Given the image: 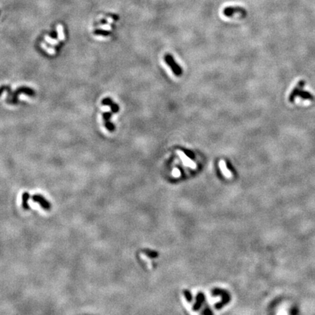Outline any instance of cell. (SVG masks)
Listing matches in <instances>:
<instances>
[{"label": "cell", "instance_id": "cell-9", "mask_svg": "<svg viewBox=\"0 0 315 315\" xmlns=\"http://www.w3.org/2000/svg\"><path fill=\"white\" fill-rule=\"evenodd\" d=\"M94 34L96 35H102V36H109V32L107 31H105V30H101V29H96L94 31Z\"/></svg>", "mask_w": 315, "mask_h": 315}, {"label": "cell", "instance_id": "cell-13", "mask_svg": "<svg viewBox=\"0 0 315 315\" xmlns=\"http://www.w3.org/2000/svg\"><path fill=\"white\" fill-rule=\"evenodd\" d=\"M109 107H111L112 111H113L114 113H117V112H118V110H119V107H118V105H117V104H114V103H113V104H111L110 106H109Z\"/></svg>", "mask_w": 315, "mask_h": 315}, {"label": "cell", "instance_id": "cell-2", "mask_svg": "<svg viewBox=\"0 0 315 315\" xmlns=\"http://www.w3.org/2000/svg\"><path fill=\"white\" fill-rule=\"evenodd\" d=\"M164 60L166 62V64L170 66L174 75H176V76H180L183 74V69L174 61L172 56H171L170 54H166L164 56Z\"/></svg>", "mask_w": 315, "mask_h": 315}, {"label": "cell", "instance_id": "cell-15", "mask_svg": "<svg viewBox=\"0 0 315 315\" xmlns=\"http://www.w3.org/2000/svg\"><path fill=\"white\" fill-rule=\"evenodd\" d=\"M172 174H173V176L178 177V176H180V172L177 169H174L173 170V172H172Z\"/></svg>", "mask_w": 315, "mask_h": 315}, {"label": "cell", "instance_id": "cell-7", "mask_svg": "<svg viewBox=\"0 0 315 315\" xmlns=\"http://www.w3.org/2000/svg\"><path fill=\"white\" fill-rule=\"evenodd\" d=\"M30 198H31V195H30L29 193L28 192H24L22 194V201H21V204L22 207L24 209L28 210L30 209L29 204H28V200H29Z\"/></svg>", "mask_w": 315, "mask_h": 315}, {"label": "cell", "instance_id": "cell-11", "mask_svg": "<svg viewBox=\"0 0 315 315\" xmlns=\"http://www.w3.org/2000/svg\"><path fill=\"white\" fill-rule=\"evenodd\" d=\"M4 91H7V92L9 93V96L13 94L12 91H11V90H10V88H9V86H5V85H3V86H2L1 88H0V96H1V94H2V92Z\"/></svg>", "mask_w": 315, "mask_h": 315}, {"label": "cell", "instance_id": "cell-5", "mask_svg": "<svg viewBox=\"0 0 315 315\" xmlns=\"http://www.w3.org/2000/svg\"><path fill=\"white\" fill-rule=\"evenodd\" d=\"M236 13H243L244 14V10L240 7H226L223 10V14L225 16H231Z\"/></svg>", "mask_w": 315, "mask_h": 315}, {"label": "cell", "instance_id": "cell-12", "mask_svg": "<svg viewBox=\"0 0 315 315\" xmlns=\"http://www.w3.org/2000/svg\"><path fill=\"white\" fill-rule=\"evenodd\" d=\"M113 102L112 100L110 99L109 98H104V99L102 101V104L103 105H107V106H110L112 104H113Z\"/></svg>", "mask_w": 315, "mask_h": 315}, {"label": "cell", "instance_id": "cell-10", "mask_svg": "<svg viewBox=\"0 0 315 315\" xmlns=\"http://www.w3.org/2000/svg\"><path fill=\"white\" fill-rule=\"evenodd\" d=\"M104 125H105L106 128H107V130L109 131V132H113V131H115V126H114V125L111 122H109V120L105 121Z\"/></svg>", "mask_w": 315, "mask_h": 315}, {"label": "cell", "instance_id": "cell-8", "mask_svg": "<svg viewBox=\"0 0 315 315\" xmlns=\"http://www.w3.org/2000/svg\"><path fill=\"white\" fill-rule=\"evenodd\" d=\"M219 165H220V168L221 172H223V175L225 176L226 178H231L232 175H231V173L230 171L228 169L226 168V166H225V161H220Z\"/></svg>", "mask_w": 315, "mask_h": 315}, {"label": "cell", "instance_id": "cell-1", "mask_svg": "<svg viewBox=\"0 0 315 315\" xmlns=\"http://www.w3.org/2000/svg\"><path fill=\"white\" fill-rule=\"evenodd\" d=\"M304 85V81H301L298 84H297L290 96L289 100L290 102H294L296 98H303V100H313V96L311 93L305 91Z\"/></svg>", "mask_w": 315, "mask_h": 315}, {"label": "cell", "instance_id": "cell-16", "mask_svg": "<svg viewBox=\"0 0 315 315\" xmlns=\"http://www.w3.org/2000/svg\"><path fill=\"white\" fill-rule=\"evenodd\" d=\"M50 36L52 38H54V39H56V38L57 37V34L55 31H54V32H52V33L50 34Z\"/></svg>", "mask_w": 315, "mask_h": 315}, {"label": "cell", "instance_id": "cell-3", "mask_svg": "<svg viewBox=\"0 0 315 315\" xmlns=\"http://www.w3.org/2000/svg\"><path fill=\"white\" fill-rule=\"evenodd\" d=\"M21 93L22 94H25L31 96H34L35 95V91H34L32 89L29 88H26V87H21V88L16 90V91L13 94L12 98L7 100V102L10 104H16L17 102H18V95L19 94H21Z\"/></svg>", "mask_w": 315, "mask_h": 315}, {"label": "cell", "instance_id": "cell-6", "mask_svg": "<svg viewBox=\"0 0 315 315\" xmlns=\"http://www.w3.org/2000/svg\"><path fill=\"white\" fill-rule=\"evenodd\" d=\"M177 153H178V154L180 155V158H181V159H182V161H183L184 165H185V166H187L191 167V168H192V169H195V166H195V163L193 162V161H191V159L188 158V157L186 156V155L183 153V152L178 150Z\"/></svg>", "mask_w": 315, "mask_h": 315}, {"label": "cell", "instance_id": "cell-4", "mask_svg": "<svg viewBox=\"0 0 315 315\" xmlns=\"http://www.w3.org/2000/svg\"><path fill=\"white\" fill-rule=\"evenodd\" d=\"M31 198L34 202L38 203V204L40 205V206H42V208L44 209L45 210H49L50 209V203L47 200H46V199L45 198V197L43 196L42 195H34L31 196Z\"/></svg>", "mask_w": 315, "mask_h": 315}, {"label": "cell", "instance_id": "cell-14", "mask_svg": "<svg viewBox=\"0 0 315 315\" xmlns=\"http://www.w3.org/2000/svg\"><path fill=\"white\" fill-rule=\"evenodd\" d=\"M112 116V113H105L103 114V118L104 120L105 121L107 120H109V118H110Z\"/></svg>", "mask_w": 315, "mask_h": 315}]
</instances>
